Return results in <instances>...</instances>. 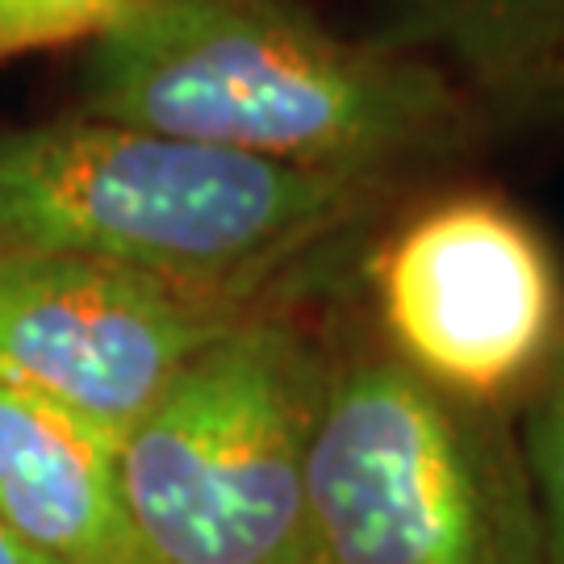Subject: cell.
<instances>
[{"mask_svg":"<svg viewBox=\"0 0 564 564\" xmlns=\"http://www.w3.org/2000/svg\"><path fill=\"white\" fill-rule=\"evenodd\" d=\"M72 113L381 184L477 130L435 63L339 39L297 0H126L84 46Z\"/></svg>","mask_w":564,"mask_h":564,"instance_id":"obj_1","label":"cell"},{"mask_svg":"<svg viewBox=\"0 0 564 564\" xmlns=\"http://www.w3.org/2000/svg\"><path fill=\"white\" fill-rule=\"evenodd\" d=\"M393 184L302 172L63 113L0 130V260L72 256L176 284L284 297Z\"/></svg>","mask_w":564,"mask_h":564,"instance_id":"obj_2","label":"cell"},{"mask_svg":"<svg viewBox=\"0 0 564 564\" xmlns=\"http://www.w3.org/2000/svg\"><path fill=\"white\" fill-rule=\"evenodd\" d=\"M330 343L268 302L118 444L126 564H305V456Z\"/></svg>","mask_w":564,"mask_h":564,"instance_id":"obj_3","label":"cell"},{"mask_svg":"<svg viewBox=\"0 0 564 564\" xmlns=\"http://www.w3.org/2000/svg\"><path fill=\"white\" fill-rule=\"evenodd\" d=\"M305 564H547L510 414L444 398L381 343L330 347L305 456Z\"/></svg>","mask_w":564,"mask_h":564,"instance_id":"obj_4","label":"cell"},{"mask_svg":"<svg viewBox=\"0 0 564 564\" xmlns=\"http://www.w3.org/2000/svg\"><path fill=\"white\" fill-rule=\"evenodd\" d=\"M377 343L477 410L527 405L564 339V272L514 202L485 188L405 209L368 260Z\"/></svg>","mask_w":564,"mask_h":564,"instance_id":"obj_5","label":"cell"},{"mask_svg":"<svg viewBox=\"0 0 564 564\" xmlns=\"http://www.w3.org/2000/svg\"><path fill=\"white\" fill-rule=\"evenodd\" d=\"M281 297L176 284L72 256L0 260V384L118 440L202 347Z\"/></svg>","mask_w":564,"mask_h":564,"instance_id":"obj_6","label":"cell"},{"mask_svg":"<svg viewBox=\"0 0 564 564\" xmlns=\"http://www.w3.org/2000/svg\"><path fill=\"white\" fill-rule=\"evenodd\" d=\"M0 527L46 564H126L118 440L0 384Z\"/></svg>","mask_w":564,"mask_h":564,"instance_id":"obj_7","label":"cell"},{"mask_svg":"<svg viewBox=\"0 0 564 564\" xmlns=\"http://www.w3.org/2000/svg\"><path fill=\"white\" fill-rule=\"evenodd\" d=\"M402 46L435 63L473 109L564 118V0H393Z\"/></svg>","mask_w":564,"mask_h":564,"instance_id":"obj_8","label":"cell"},{"mask_svg":"<svg viewBox=\"0 0 564 564\" xmlns=\"http://www.w3.org/2000/svg\"><path fill=\"white\" fill-rule=\"evenodd\" d=\"M523 460L544 523L547 564H564V339L527 398Z\"/></svg>","mask_w":564,"mask_h":564,"instance_id":"obj_9","label":"cell"},{"mask_svg":"<svg viewBox=\"0 0 564 564\" xmlns=\"http://www.w3.org/2000/svg\"><path fill=\"white\" fill-rule=\"evenodd\" d=\"M126 0H0V63L88 46L121 18Z\"/></svg>","mask_w":564,"mask_h":564,"instance_id":"obj_10","label":"cell"},{"mask_svg":"<svg viewBox=\"0 0 564 564\" xmlns=\"http://www.w3.org/2000/svg\"><path fill=\"white\" fill-rule=\"evenodd\" d=\"M0 564H46V561H39L30 547H21L4 527H0Z\"/></svg>","mask_w":564,"mask_h":564,"instance_id":"obj_11","label":"cell"}]
</instances>
